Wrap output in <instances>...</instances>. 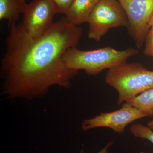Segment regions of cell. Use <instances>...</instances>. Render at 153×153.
<instances>
[{"instance_id":"5b68a950","label":"cell","mask_w":153,"mask_h":153,"mask_svg":"<svg viewBox=\"0 0 153 153\" xmlns=\"http://www.w3.org/2000/svg\"><path fill=\"white\" fill-rule=\"evenodd\" d=\"M127 16V28L136 45L142 47L149 30V23L153 13V0H118Z\"/></svg>"},{"instance_id":"4fadbf2b","label":"cell","mask_w":153,"mask_h":153,"mask_svg":"<svg viewBox=\"0 0 153 153\" xmlns=\"http://www.w3.org/2000/svg\"><path fill=\"white\" fill-rule=\"evenodd\" d=\"M146 47L144 53L145 55L153 58V26L148 31L145 38Z\"/></svg>"},{"instance_id":"6da1fadb","label":"cell","mask_w":153,"mask_h":153,"mask_svg":"<svg viewBox=\"0 0 153 153\" xmlns=\"http://www.w3.org/2000/svg\"><path fill=\"white\" fill-rule=\"evenodd\" d=\"M8 27L0 65L2 94L10 100H32L43 97L54 85L69 89L78 71L67 68L63 57L68 49L77 47L82 28L65 17L37 38L29 36L22 23Z\"/></svg>"},{"instance_id":"9c48e42d","label":"cell","mask_w":153,"mask_h":153,"mask_svg":"<svg viewBox=\"0 0 153 153\" xmlns=\"http://www.w3.org/2000/svg\"><path fill=\"white\" fill-rule=\"evenodd\" d=\"M27 5V0H0V20L7 21L8 26L16 24Z\"/></svg>"},{"instance_id":"7c38bea8","label":"cell","mask_w":153,"mask_h":153,"mask_svg":"<svg viewBox=\"0 0 153 153\" xmlns=\"http://www.w3.org/2000/svg\"><path fill=\"white\" fill-rule=\"evenodd\" d=\"M57 14L66 15L74 0H51Z\"/></svg>"},{"instance_id":"30bf717a","label":"cell","mask_w":153,"mask_h":153,"mask_svg":"<svg viewBox=\"0 0 153 153\" xmlns=\"http://www.w3.org/2000/svg\"><path fill=\"white\" fill-rule=\"evenodd\" d=\"M140 110L147 117L153 116V88L126 102Z\"/></svg>"},{"instance_id":"e0dca14e","label":"cell","mask_w":153,"mask_h":153,"mask_svg":"<svg viewBox=\"0 0 153 153\" xmlns=\"http://www.w3.org/2000/svg\"><path fill=\"white\" fill-rule=\"evenodd\" d=\"M140 153H146L144 152H140Z\"/></svg>"},{"instance_id":"8fae6325","label":"cell","mask_w":153,"mask_h":153,"mask_svg":"<svg viewBox=\"0 0 153 153\" xmlns=\"http://www.w3.org/2000/svg\"><path fill=\"white\" fill-rule=\"evenodd\" d=\"M129 129L134 136L141 139L148 140L153 144V130L148 126L140 123L134 124Z\"/></svg>"},{"instance_id":"ba28073f","label":"cell","mask_w":153,"mask_h":153,"mask_svg":"<svg viewBox=\"0 0 153 153\" xmlns=\"http://www.w3.org/2000/svg\"><path fill=\"white\" fill-rule=\"evenodd\" d=\"M99 0H74L65 15L69 23L78 26L88 23L91 13Z\"/></svg>"},{"instance_id":"2e32d148","label":"cell","mask_w":153,"mask_h":153,"mask_svg":"<svg viewBox=\"0 0 153 153\" xmlns=\"http://www.w3.org/2000/svg\"><path fill=\"white\" fill-rule=\"evenodd\" d=\"M147 126L153 130V120L149 122L148 123Z\"/></svg>"},{"instance_id":"7a4b0ae2","label":"cell","mask_w":153,"mask_h":153,"mask_svg":"<svg viewBox=\"0 0 153 153\" xmlns=\"http://www.w3.org/2000/svg\"><path fill=\"white\" fill-rule=\"evenodd\" d=\"M138 50L129 48L117 50L110 47L92 50L69 48L64 53L63 63L67 68L83 70L88 75H97L103 70L126 63L129 58L139 54Z\"/></svg>"},{"instance_id":"8992f818","label":"cell","mask_w":153,"mask_h":153,"mask_svg":"<svg viewBox=\"0 0 153 153\" xmlns=\"http://www.w3.org/2000/svg\"><path fill=\"white\" fill-rule=\"evenodd\" d=\"M146 117L139 109L125 102L120 109L100 113L94 117L84 120L81 128L87 131L97 128H108L117 133L122 134L128 124Z\"/></svg>"},{"instance_id":"3957f363","label":"cell","mask_w":153,"mask_h":153,"mask_svg":"<svg viewBox=\"0 0 153 153\" xmlns=\"http://www.w3.org/2000/svg\"><path fill=\"white\" fill-rule=\"evenodd\" d=\"M105 80L117 91V104L120 105L153 88V71L140 63L126 62L108 69Z\"/></svg>"},{"instance_id":"9a60e30c","label":"cell","mask_w":153,"mask_h":153,"mask_svg":"<svg viewBox=\"0 0 153 153\" xmlns=\"http://www.w3.org/2000/svg\"><path fill=\"white\" fill-rule=\"evenodd\" d=\"M149 25L150 28L152 26H153V13L152 14V16H151L149 21Z\"/></svg>"},{"instance_id":"52a82bcc","label":"cell","mask_w":153,"mask_h":153,"mask_svg":"<svg viewBox=\"0 0 153 153\" xmlns=\"http://www.w3.org/2000/svg\"><path fill=\"white\" fill-rule=\"evenodd\" d=\"M56 14L51 0H33L28 4L21 23L29 36L38 38L45 34L52 26Z\"/></svg>"},{"instance_id":"5bb4252c","label":"cell","mask_w":153,"mask_h":153,"mask_svg":"<svg viewBox=\"0 0 153 153\" xmlns=\"http://www.w3.org/2000/svg\"><path fill=\"white\" fill-rule=\"evenodd\" d=\"M113 144V141L110 142L104 148L102 149L99 152H98L97 153H108V149L112 146ZM80 153H84V152L82 150L81 151Z\"/></svg>"},{"instance_id":"277c9868","label":"cell","mask_w":153,"mask_h":153,"mask_svg":"<svg viewBox=\"0 0 153 153\" xmlns=\"http://www.w3.org/2000/svg\"><path fill=\"white\" fill-rule=\"evenodd\" d=\"M89 39L99 42L111 28L125 27L128 21L118 0H99L88 19Z\"/></svg>"}]
</instances>
